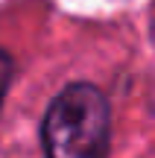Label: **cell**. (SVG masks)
Wrapping results in <instances>:
<instances>
[{
	"mask_svg": "<svg viewBox=\"0 0 155 158\" xmlns=\"http://www.w3.org/2000/svg\"><path fill=\"white\" fill-rule=\"evenodd\" d=\"M111 106L91 82H70L56 94L41 120L44 158H105Z\"/></svg>",
	"mask_w": 155,
	"mask_h": 158,
	"instance_id": "cell-1",
	"label": "cell"
},
{
	"mask_svg": "<svg viewBox=\"0 0 155 158\" xmlns=\"http://www.w3.org/2000/svg\"><path fill=\"white\" fill-rule=\"evenodd\" d=\"M12 76H15V59L6 50H0V111H3V100H6L9 85H12Z\"/></svg>",
	"mask_w": 155,
	"mask_h": 158,
	"instance_id": "cell-2",
	"label": "cell"
}]
</instances>
